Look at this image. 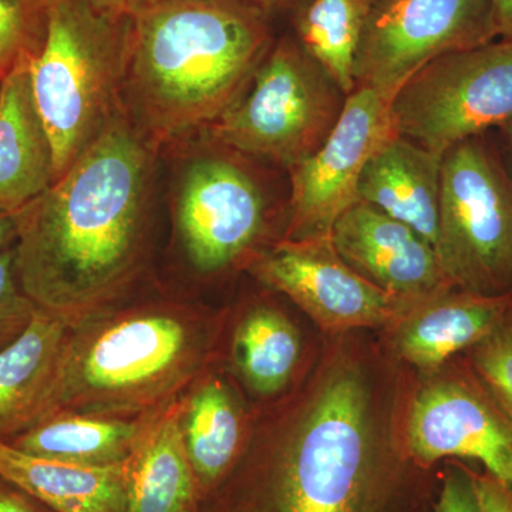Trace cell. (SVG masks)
Masks as SVG:
<instances>
[{"label": "cell", "mask_w": 512, "mask_h": 512, "mask_svg": "<svg viewBox=\"0 0 512 512\" xmlns=\"http://www.w3.org/2000/svg\"><path fill=\"white\" fill-rule=\"evenodd\" d=\"M158 151L121 111L59 180L16 212V276L40 311L76 323L134 278Z\"/></svg>", "instance_id": "6da1fadb"}, {"label": "cell", "mask_w": 512, "mask_h": 512, "mask_svg": "<svg viewBox=\"0 0 512 512\" xmlns=\"http://www.w3.org/2000/svg\"><path fill=\"white\" fill-rule=\"evenodd\" d=\"M434 512H483L474 483L473 471L461 466H450L434 504Z\"/></svg>", "instance_id": "83f0119b"}, {"label": "cell", "mask_w": 512, "mask_h": 512, "mask_svg": "<svg viewBox=\"0 0 512 512\" xmlns=\"http://www.w3.org/2000/svg\"><path fill=\"white\" fill-rule=\"evenodd\" d=\"M197 483L185 448L183 414L168 410L148 424L127 461V512H191Z\"/></svg>", "instance_id": "ffe728a7"}, {"label": "cell", "mask_w": 512, "mask_h": 512, "mask_svg": "<svg viewBox=\"0 0 512 512\" xmlns=\"http://www.w3.org/2000/svg\"><path fill=\"white\" fill-rule=\"evenodd\" d=\"M511 299H512V293H511Z\"/></svg>", "instance_id": "8d00e7d4"}, {"label": "cell", "mask_w": 512, "mask_h": 512, "mask_svg": "<svg viewBox=\"0 0 512 512\" xmlns=\"http://www.w3.org/2000/svg\"><path fill=\"white\" fill-rule=\"evenodd\" d=\"M0 86H2V80H0Z\"/></svg>", "instance_id": "d590c367"}, {"label": "cell", "mask_w": 512, "mask_h": 512, "mask_svg": "<svg viewBox=\"0 0 512 512\" xmlns=\"http://www.w3.org/2000/svg\"><path fill=\"white\" fill-rule=\"evenodd\" d=\"M416 308L397 339L399 353L420 369H437L490 335L510 312L512 299L451 288L417 302Z\"/></svg>", "instance_id": "ac0fdd59"}, {"label": "cell", "mask_w": 512, "mask_h": 512, "mask_svg": "<svg viewBox=\"0 0 512 512\" xmlns=\"http://www.w3.org/2000/svg\"><path fill=\"white\" fill-rule=\"evenodd\" d=\"M396 131L390 100L356 87L328 140L288 173L285 239L330 237L343 212L359 201L360 175L377 148Z\"/></svg>", "instance_id": "8fae6325"}, {"label": "cell", "mask_w": 512, "mask_h": 512, "mask_svg": "<svg viewBox=\"0 0 512 512\" xmlns=\"http://www.w3.org/2000/svg\"><path fill=\"white\" fill-rule=\"evenodd\" d=\"M201 342L190 320L150 309L73 325L45 417H121L170 396L192 376Z\"/></svg>", "instance_id": "277c9868"}, {"label": "cell", "mask_w": 512, "mask_h": 512, "mask_svg": "<svg viewBox=\"0 0 512 512\" xmlns=\"http://www.w3.org/2000/svg\"><path fill=\"white\" fill-rule=\"evenodd\" d=\"M74 323L37 311L28 329L0 352V440L43 420Z\"/></svg>", "instance_id": "2e32d148"}, {"label": "cell", "mask_w": 512, "mask_h": 512, "mask_svg": "<svg viewBox=\"0 0 512 512\" xmlns=\"http://www.w3.org/2000/svg\"><path fill=\"white\" fill-rule=\"evenodd\" d=\"M185 448L198 484L211 487L224 477L237 456L241 421L220 382L204 384L183 414Z\"/></svg>", "instance_id": "603a6c76"}, {"label": "cell", "mask_w": 512, "mask_h": 512, "mask_svg": "<svg viewBox=\"0 0 512 512\" xmlns=\"http://www.w3.org/2000/svg\"><path fill=\"white\" fill-rule=\"evenodd\" d=\"M181 146L175 171V231L185 258L202 275H215L239 264L249 265L261 247L276 204L266 167L205 133Z\"/></svg>", "instance_id": "8992f818"}, {"label": "cell", "mask_w": 512, "mask_h": 512, "mask_svg": "<svg viewBox=\"0 0 512 512\" xmlns=\"http://www.w3.org/2000/svg\"><path fill=\"white\" fill-rule=\"evenodd\" d=\"M348 96L288 33L276 37L237 103L202 133L286 171L328 140Z\"/></svg>", "instance_id": "52a82bcc"}, {"label": "cell", "mask_w": 512, "mask_h": 512, "mask_svg": "<svg viewBox=\"0 0 512 512\" xmlns=\"http://www.w3.org/2000/svg\"><path fill=\"white\" fill-rule=\"evenodd\" d=\"M148 424L121 417L56 413L6 443L33 454L90 467L123 466Z\"/></svg>", "instance_id": "44dd1931"}, {"label": "cell", "mask_w": 512, "mask_h": 512, "mask_svg": "<svg viewBox=\"0 0 512 512\" xmlns=\"http://www.w3.org/2000/svg\"><path fill=\"white\" fill-rule=\"evenodd\" d=\"M436 252L454 288L511 296L512 175L490 133L443 156Z\"/></svg>", "instance_id": "ba28073f"}, {"label": "cell", "mask_w": 512, "mask_h": 512, "mask_svg": "<svg viewBox=\"0 0 512 512\" xmlns=\"http://www.w3.org/2000/svg\"><path fill=\"white\" fill-rule=\"evenodd\" d=\"M130 35L131 16L84 0L57 2L45 49L29 69L37 111L52 143L55 181L123 111Z\"/></svg>", "instance_id": "5b68a950"}, {"label": "cell", "mask_w": 512, "mask_h": 512, "mask_svg": "<svg viewBox=\"0 0 512 512\" xmlns=\"http://www.w3.org/2000/svg\"><path fill=\"white\" fill-rule=\"evenodd\" d=\"M511 117L512 39L437 57L390 100L396 134L439 157Z\"/></svg>", "instance_id": "9c48e42d"}, {"label": "cell", "mask_w": 512, "mask_h": 512, "mask_svg": "<svg viewBox=\"0 0 512 512\" xmlns=\"http://www.w3.org/2000/svg\"><path fill=\"white\" fill-rule=\"evenodd\" d=\"M55 183V158L29 70L0 86V211L16 214Z\"/></svg>", "instance_id": "e0dca14e"}, {"label": "cell", "mask_w": 512, "mask_h": 512, "mask_svg": "<svg viewBox=\"0 0 512 512\" xmlns=\"http://www.w3.org/2000/svg\"><path fill=\"white\" fill-rule=\"evenodd\" d=\"M330 238L350 268L397 298L419 302L454 288L430 242L366 202L343 212Z\"/></svg>", "instance_id": "5bb4252c"}, {"label": "cell", "mask_w": 512, "mask_h": 512, "mask_svg": "<svg viewBox=\"0 0 512 512\" xmlns=\"http://www.w3.org/2000/svg\"><path fill=\"white\" fill-rule=\"evenodd\" d=\"M478 501L483 512H512V483L491 476L490 473H474Z\"/></svg>", "instance_id": "f1b7e54d"}, {"label": "cell", "mask_w": 512, "mask_h": 512, "mask_svg": "<svg viewBox=\"0 0 512 512\" xmlns=\"http://www.w3.org/2000/svg\"><path fill=\"white\" fill-rule=\"evenodd\" d=\"M498 39H512V0H488Z\"/></svg>", "instance_id": "4dcf8cb0"}, {"label": "cell", "mask_w": 512, "mask_h": 512, "mask_svg": "<svg viewBox=\"0 0 512 512\" xmlns=\"http://www.w3.org/2000/svg\"><path fill=\"white\" fill-rule=\"evenodd\" d=\"M495 39L488 0H376L356 53L355 89L392 100L431 60Z\"/></svg>", "instance_id": "30bf717a"}, {"label": "cell", "mask_w": 512, "mask_h": 512, "mask_svg": "<svg viewBox=\"0 0 512 512\" xmlns=\"http://www.w3.org/2000/svg\"><path fill=\"white\" fill-rule=\"evenodd\" d=\"M254 0H150L131 16L121 106L158 148L207 130L275 42Z\"/></svg>", "instance_id": "7a4b0ae2"}, {"label": "cell", "mask_w": 512, "mask_h": 512, "mask_svg": "<svg viewBox=\"0 0 512 512\" xmlns=\"http://www.w3.org/2000/svg\"><path fill=\"white\" fill-rule=\"evenodd\" d=\"M0 512H53L25 491L0 478Z\"/></svg>", "instance_id": "f546056e"}, {"label": "cell", "mask_w": 512, "mask_h": 512, "mask_svg": "<svg viewBox=\"0 0 512 512\" xmlns=\"http://www.w3.org/2000/svg\"><path fill=\"white\" fill-rule=\"evenodd\" d=\"M59 0H0V80L29 70L45 49Z\"/></svg>", "instance_id": "d4e9b609"}, {"label": "cell", "mask_w": 512, "mask_h": 512, "mask_svg": "<svg viewBox=\"0 0 512 512\" xmlns=\"http://www.w3.org/2000/svg\"><path fill=\"white\" fill-rule=\"evenodd\" d=\"M18 227H16L15 214L0 211V252L16 244Z\"/></svg>", "instance_id": "836d02e7"}, {"label": "cell", "mask_w": 512, "mask_h": 512, "mask_svg": "<svg viewBox=\"0 0 512 512\" xmlns=\"http://www.w3.org/2000/svg\"><path fill=\"white\" fill-rule=\"evenodd\" d=\"M441 161L443 157L394 133L363 168L357 188L359 201L403 222L436 249Z\"/></svg>", "instance_id": "9a60e30c"}, {"label": "cell", "mask_w": 512, "mask_h": 512, "mask_svg": "<svg viewBox=\"0 0 512 512\" xmlns=\"http://www.w3.org/2000/svg\"><path fill=\"white\" fill-rule=\"evenodd\" d=\"M84 2L106 10V12L116 13V15L133 16L141 6L146 5L150 0H84Z\"/></svg>", "instance_id": "1f68e13d"}, {"label": "cell", "mask_w": 512, "mask_h": 512, "mask_svg": "<svg viewBox=\"0 0 512 512\" xmlns=\"http://www.w3.org/2000/svg\"><path fill=\"white\" fill-rule=\"evenodd\" d=\"M497 136L494 137L497 143L498 150H500L501 157L507 170L512 175V117L510 120L505 121L503 126L495 130Z\"/></svg>", "instance_id": "d6a6232c"}, {"label": "cell", "mask_w": 512, "mask_h": 512, "mask_svg": "<svg viewBox=\"0 0 512 512\" xmlns=\"http://www.w3.org/2000/svg\"><path fill=\"white\" fill-rule=\"evenodd\" d=\"M301 342L292 323L275 309L256 308L235 333L234 355L249 386L261 394H274L291 379Z\"/></svg>", "instance_id": "cb8c5ba5"}, {"label": "cell", "mask_w": 512, "mask_h": 512, "mask_svg": "<svg viewBox=\"0 0 512 512\" xmlns=\"http://www.w3.org/2000/svg\"><path fill=\"white\" fill-rule=\"evenodd\" d=\"M0 478L53 512H127V463L82 466L33 456L0 440Z\"/></svg>", "instance_id": "d6986e66"}, {"label": "cell", "mask_w": 512, "mask_h": 512, "mask_svg": "<svg viewBox=\"0 0 512 512\" xmlns=\"http://www.w3.org/2000/svg\"><path fill=\"white\" fill-rule=\"evenodd\" d=\"M373 433L362 376L339 367L291 436L247 474L229 512H416V474Z\"/></svg>", "instance_id": "3957f363"}, {"label": "cell", "mask_w": 512, "mask_h": 512, "mask_svg": "<svg viewBox=\"0 0 512 512\" xmlns=\"http://www.w3.org/2000/svg\"><path fill=\"white\" fill-rule=\"evenodd\" d=\"M248 269L262 284L285 293L325 329L386 325L417 303L397 298L357 274L330 237L282 238L256 255Z\"/></svg>", "instance_id": "7c38bea8"}, {"label": "cell", "mask_w": 512, "mask_h": 512, "mask_svg": "<svg viewBox=\"0 0 512 512\" xmlns=\"http://www.w3.org/2000/svg\"><path fill=\"white\" fill-rule=\"evenodd\" d=\"M39 308L20 288L15 245L0 252V352L28 329Z\"/></svg>", "instance_id": "4316f807"}, {"label": "cell", "mask_w": 512, "mask_h": 512, "mask_svg": "<svg viewBox=\"0 0 512 512\" xmlns=\"http://www.w3.org/2000/svg\"><path fill=\"white\" fill-rule=\"evenodd\" d=\"M272 20L278 16H289L299 0H254Z\"/></svg>", "instance_id": "e575fe53"}, {"label": "cell", "mask_w": 512, "mask_h": 512, "mask_svg": "<svg viewBox=\"0 0 512 512\" xmlns=\"http://www.w3.org/2000/svg\"><path fill=\"white\" fill-rule=\"evenodd\" d=\"M375 3L376 0H299L288 16L296 42L346 94L355 90L356 53Z\"/></svg>", "instance_id": "7402d4cb"}, {"label": "cell", "mask_w": 512, "mask_h": 512, "mask_svg": "<svg viewBox=\"0 0 512 512\" xmlns=\"http://www.w3.org/2000/svg\"><path fill=\"white\" fill-rule=\"evenodd\" d=\"M406 433L407 450L417 466L468 458L512 483L511 423L476 376L450 377L424 387L410 409Z\"/></svg>", "instance_id": "4fadbf2b"}, {"label": "cell", "mask_w": 512, "mask_h": 512, "mask_svg": "<svg viewBox=\"0 0 512 512\" xmlns=\"http://www.w3.org/2000/svg\"><path fill=\"white\" fill-rule=\"evenodd\" d=\"M468 352L473 375L512 426V308L500 325Z\"/></svg>", "instance_id": "484cf974"}]
</instances>
